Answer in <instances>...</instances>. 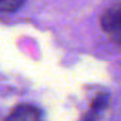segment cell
<instances>
[{"label":"cell","mask_w":121,"mask_h":121,"mask_svg":"<svg viewBox=\"0 0 121 121\" xmlns=\"http://www.w3.org/2000/svg\"><path fill=\"white\" fill-rule=\"evenodd\" d=\"M101 27L112 40L121 43V3L111 6L103 13Z\"/></svg>","instance_id":"1"},{"label":"cell","mask_w":121,"mask_h":121,"mask_svg":"<svg viewBox=\"0 0 121 121\" xmlns=\"http://www.w3.org/2000/svg\"><path fill=\"white\" fill-rule=\"evenodd\" d=\"M4 121H44L43 111L31 104L16 105Z\"/></svg>","instance_id":"2"},{"label":"cell","mask_w":121,"mask_h":121,"mask_svg":"<svg viewBox=\"0 0 121 121\" xmlns=\"http://www.w3.org/2000/svg\"><path fill=\"white\" fill-rule=\"evenodd\" d=\"M26 0H0V13H14L23 7Z\"/></svg>","instance_id":"3"},{"label":"cell","mask_w":121,"mask_h":121,"mask_svg":"<svg viewBox=\"0 0 121 121\" xmlns=\"http://www.w3.org/2000/svg\"><path fill=\"white\" fill-rule=\"evenodd\" d=\"M108 103H110V94L108 93H100V94H97L94 97L90 108L94 110V111H97L100 114L103 110H105L108 107Z\"/></svg>","instance_id":"4"},{"label":"cell","mask_w":121,"mask_h":121,"mask_svg":"<svg viewBox=\"0 0 121 121\" xmlns=\"http://www.w3.org/2000/svg\"><path fill=\"white\" fill-rule=\"evenodd\" d=\"M97 117H98V112L90 108V110L84 114V117H83V120H81V121H95V120H97Z\"/></svg>","instance_id":"5"}]
</instances>
